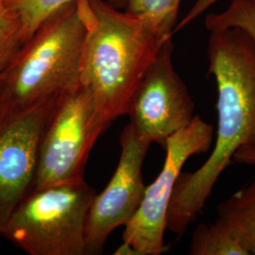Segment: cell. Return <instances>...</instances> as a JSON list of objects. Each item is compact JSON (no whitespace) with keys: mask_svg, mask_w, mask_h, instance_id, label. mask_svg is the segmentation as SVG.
I'll return each instance as SVG.
<instances>
[{"mask_svg":"<svg viewBox=\"0 0 255 255\" xmlns=\"http://www.w3.org/2000/svg\"><path fill=\"white\" fill-rule=\"evenodd\" d=\"M208 72L217 84L218 130L206 162L179 175L166 230L182 236L205 207L219 177L240 148H255V40L241 28L210 31Z\"/></svg>","mask_w":255,"mask_h":255,"instance_id":"1","label":"cell"},{"mask_svg":"<svg viewBox=\"0 0 255 255\" xmlns=\"http://www.w3.org/2000/svg\"><path fill=\"white\" fill-rule=\"evenodd\" d=\"M76 6L84 27L79 84L110 125L126 115L137 86L172 37L104 0H77Z\"/></svg>","mask_w":255,"mask_h":255,"instance_id":"2","label":"cell"},{"mask_svg":"<svg viewBox=\"0 0 255 255\" xmlns=\"http://www.w3.org/2000/svg\"><path fill=\"white\" fill-rule=\"evenodd\" d=\"M83 39L76 2L46 19L0 72V121L76 86Z\"/></svg>","mask_w":255,"mask_h":255,"instance_id":"3","label":"cell"},{"mask_svg":"<svg viewBox=\"0 0 255 255\" xmlns=\"http://www.w3.org/2000/svg\"><path fill=\"white\" fill-rule=\"evenodd\" d=\"M95 196L84 179L32 188L0 236L29 255H88L86 221Z\"/></svg>","mask_w":255,"mask_h":255,"instance_id":"4","label":"cell"},{"mask_svg":"<svg viewBox=\"0 0 255 255\" xmlns=\"http://www.w3.org/2000/svg\"><path fill=\"white\" fill-rule=\"evenodd\" d=\"M108 127L79 83L62 94L40 141L32 188L83 179L92 147Z\"/></svg>","mask_w":255,"mask_h":255,"instance_id":"5","label":"cell"},{"mask_svg":"<svg viewBox=\"0 0 255 255\" xmlns=\"http://www.w3.org/2000/svg\"><path fill=\"white\" fill-rule=\"evenodd\" d=\"M215 133L212 124L196 116L188 126L167 138L163 168L146 186L136 213L124 226L123 242L132 247L137 255H160L166 251V215L176 181L191 156L209 151Z\"/></svg>","mask_w":255,"mask_h":255,"instance_id":"6","label":"cell"},{"mask_svg":"<svg viewBox=\"0 0 255 255\" xmlns=\"http://www.w3.org/2000/svg\"><path fill=\"white\" fill-rule=\"evenodd\" d=\"M172 38L166 40L128 105L129 126L148 143L164 147L166 140L188 126L196 103L173 64Z\"/></svg>","mask_w":255,"mask_h":255,"instance_id":"7","label":"cell"},{"mask_svg":"<svg viewBox=\"0 0 255 255\" xmlns=\"http://www.w3.org/2000/svg\"><path fill=\"white\" fill-rule=\"evenodd\" d=\"M150 145L129 125L124 128L117 169L105 189L96 194L88 212L87 255H100L110 235L125 226L136 213L146 191L142 168Z\"/></svg>","mask_w":255,"mask_h":255,"instance_id":"8","label":"cell"},{"mask_svg":"<svg viewBox=\"0 0 255 255\" xmlns=\"http://www.w3.org/2000/svg\"><path fill=\"white\" fill-rule=\"evenodd\" d=\"M59 98L0 121V230L32 188L40 141Z\"/></svg>","mask_w":255,"mask_h":255,"instance_id":"9","label":"cell"},{"mask_svg":"<svg viewBox=\"0 0 255 255\" xmlns=\"http://www.w3.org/2000/svg\"><path fill=\"white\" fill-rule=\"evenodd\" d=\"M190 255H251L245 240L225 219L200 223L192 235Z\"/></svg>","mask_w":255,"mask_h":255,"instance_id":"10","label":"cell"},{"mask_svg":"<svg viewBox=\"0 0 255 255\" xmlns=\"http://www.w3.org/2000/svg\"><path fill=\"white\" fill-rule=\"evenodd\" d=\"M217 211L243 237L251 255H255V180L221 202Z\"/></svg>","mask_w":255,"mask_h":255,"instance_id":"11","label":"cell"},{"mask_svg":"<svg viewBox=\"0 0 255 255\" xmlns=\"http://www.w3.org/2000/svg\"><path fill=\"white\" fill-rule=\"evenodd\" d=\"M21 23L22 46L30 39L39 27L58 9L77 0H2ZM124 1V0H118Z\"/></svg>","mask_w":255,"mask_h":255,"instance_id":"12","label":"cell"},{"mask_svg":"<svg viewBox=\"0 0 255 255\" xmlns=\"http://www.w3.org/2000/svg\"><path fill=\"white\" fill-rule=\"evenodd\" d=\"M127 11L146 19L164 34L173 36L182 0H126Z\"/></svg>","mask_w":255,"mask_h":255,"instance_id":"13","label":"cell"},{"mask_svg":"<svg viewBox=\"0 0 255 255\" xmlns=\"http://www.w3.org/2000/svg\"><path fill=\"white\" fill-rule=\"evenodd\" d=\"M204 25L209 31L238 27L255 40V0H231L224 10L208 13Z\"/></svg>","mask_w":255,"mask_h":255,"instance_id":"14","label":"cell"},{"mask_svg":"<svg viewBox=\"0 0 255 255\" xmlns=\"http://www.w3.org/2000/svg\"><path fill=\"white\" fill-rule=\"evenodd\" d=\"M21 46V23L16 14L0 0V72Z\"/></svg>","mask_w":255,"mask_h":255,"instance_id":"15","label":"cell"},{"mask_svg":"<svg viewBox=\"0 0 255 255\" xmlns=\"http://www.w3.org/2000/svg\"><path fill=\"white\" fill-rule=\"evenodd\" d=\"M220 1L221 0H196L189 11L183 16V18L179 23H177L174 32L182 29V27H186L193 21L200 18L201 15L205 11H207L213 5Z\"/></svg>","mask_w":255,"mask_h":255,"instance_id":"16","label":"cell"},{"mask_svg":"<svg viewBox=\"0 0 255 255\" xmlns=\"http://www.w3.org/2000/svg\"><path fill=\"white\" fill-rule=\"evenodd\" d=\"M234 162L237 164L255 165V148H240L234 155Z\"/></svg>","mask_w":255,"mask_h":255,"instance_id":"17","label":"cell"},{"mask_svg":"<svg viewBox=\"0 0 255 255\" xmlns=\"http://www.w3.org/2000/svg\"><path fill=\"white\" fill-rule=\"evenodd\" d=\"M116 255H137L135 250L130 246L129 244H128L126 242H123L120 246L117 249Z\"/></svg>","mask_w":255,"mask_h":255,"instance_id":"18","label":"cell"}]
</instances>
